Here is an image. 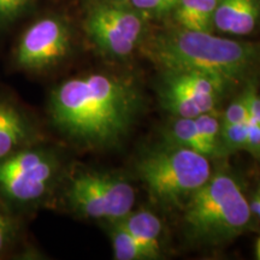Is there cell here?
<instances>
[{"label":"cell","instance_id":"e0dca14e","mask_svg":"<svg viewBox=\"0 0 260 260\" xmlns=\"http://www.w3.org/2000/svg\"><path fill=\"white\" fill-rule=\"evenodd\" d=\"M130 5L144 16H160L174 11L178 0H129Z\"/></svg>","mask_w":260,"mask_h":260},{"label":"cell","instance_id":"2e32d148","mask_svg":"<svg viewBox=\"0 0 260 260\" xmlns=\"http://www.w3.org/2000/svg\"><path fill=\"white\" fill-rule=\"evenodd\" d=\"M220 141L224 152L245 151L247 141V122L222 125Z\"/></svg>","mask_w":260,"mask_h":260},{"label":"cell","instance_id":"30bf717a","mask_svg":"<svg viewBox=\"0 0 260 260\" xmlns=\"http://www.w3.org/2000/svg\"><path fill=\"white\" fill-rule=\"evenodd\" d=\"M34 138V128L23 111L0 100V160L24 148Z\"/></svg>","mask_w":260,"mask_h":260},{"label":"cell","instance_id":"9a60e30c","mask_svg":"<svg viewBox=\"0 0 260 260\" xmlns=\"http://www.w3.org/2000/svg\"><path fill=\"white\" fill-rule=\"evenodd\" d=\"M194 123L206 149L207 158L217 157L222 153L223 148L220 141L222 123L219 122V119L212 112H206L195 117Z\"/></svg>","mask_w":260,"mask_h":260},{"label":"cell","instance_id":"9c48e42d","mask_svg":"<svg viewBox=\"0 0 260 260\" xmlns=\"http://www.w3.org/2000/svg\"><path fill=\"white\" fill-rule=\"evenodd\" d=\"M260 17V0H219L213 27L224 34L243 37L254 30Z\"/></svg>","mask_w":260,"mask_h":260},{"label":"cell","instance_id":"484cf974","mask_svg":"<svg viewBox=\"0 0 260 260\" xmlns=\"http://www.w3.org/2000/svg\"><path fill=\"white\" fill-rule=\"evenodd\" d=\"M256 191H258V193L260 194V184L258 186V188H256Z\"/></svg>","mask_w":260,"mask_h":260},{"label":"cell","instance_id":"7c38bea8","mask_svg":"<svg viewBox=\"0 0 260 260\" xmlns=\"http://www.w3.org/2000/svg\"><path fill=\"white\" fill-rule=\"evenodd\" d=\"M219 0H178L175 19L188 30L212 32L213 16Z\"/></svg>","mask_w":260,"mask_h":260},{"label":"cell","instance_id":"ba28073f","mask_svg":"<svg viewBox=\"0 0 260 260\" xmlns=\"http://www.w3.org/2000/svg\"><path fill=\"white\" fill-rule=\"evenodd\" d=\"M70 32L64 22L54 17L41 18L31 24L16 50V63L23 69L44 70L67 56Z\"/></svg>","mask_w":260,"mask_h":260},{"label":"cell","instance_id":"4fadbf2b","mask_svg":"<svg viewBox=\"0 0 260 260\" xmlns=\"http://www.w3.org/2000/svg\"><path fill=\"white\" fill-rule=\"evenodd\" d=\"M111 240L113 256L117 260H151L160 255V253L142 245L116 224L111 229Z\"/></svg>","mask_w":260,"mask_h":260},{"label":"cell","instance_id":"7402d4cb","mask_svg":"<svg viewBox=\"0 0 260 260\" xmlns=\"http://www.w3.org/2000/svg\"><path fill=\"white\" fill-rule=\"evenodd\" d=\"M247 98V105H248L249 118L260 124V95L256 93L253 86H249L245 90Z\"/></svg>","mask_w":260,"mask_h":260},{"label":"cell","instance_id":"8fae6325","mask_svg":"<svg viewBox=\"0 0 260 260\" xmlns=\"http://www.w3.org/2000/svg\"><path fill=\"white\" fill-rule=\"evenodd\" d=\"M154 252L160 253L159 239L162 230L161 220L149 211H130L124 217L112 222Z\"/></svg>","mask_w":260,"mask_h":260},{"label":"cell","instance_id":"ffe728a7","mask_svg":"<svg viewBox=\"0 0 260 260\" xmlns=\"http://www.w3.org/2000/svg\"><path fill=\"white\" fill-rule=\"evenodd\" d=\"M32 0H0V21H14L31 5Z\"/></svg>","mask_w":260,"mask_h":260},{"label":"cell","instance_id":"6da1fadb","mask_svg":"<svg viewBox=\"0 0 260 260\" xmlns=\"http://www.w3.org/2000/svg\"><path fill=\"white\" fill-rule=\"evenodd\" d=\"M139 106L138 90L128 80L100 73L64 81L50 98V115L59 132L94 148L124 139Z\"/></svg>","mask_w":260,"mask_h":260},{"label":"cell","instance_id":"5bb4252c","mask_svg":"<svg viewBox=\"0 0 260 260\" xmlns=\"http://www.w3.org/2000/svg\"><path fill=\"white\" fill-rule=\"evenodd\" d=\"M167 139L169 145L189 148L206 155V149L195 126L194 118L177 117L176 121L172 122L167 130Z\"/></svg>","mask_w":260,"mask_h":260},{"label":"cell","instance_id":"44dd1931","mask_svg":"<svg viewBox=\"0 0 260 260\" xmlns=\"http://www.w3.org/2000/svg\"><path fill=\"white\" fill-rule=\"evenodd\" d=\"M245 151L260 159V124L248 118L247 121V141Z\"/></svg>","mask_w":260,"mask_h":260},{"label":"cell","instance_id":"52a82bcc","mask_svg":"<svg viewBox=\"0 0 260 260\" xmlns=\"http://www.w3.org/2000/svg\"><path fill=\"white\" fill-rule=\"evenodd\" d=\"M145 16L119 2L102 3L89 10L84 21L87 34L95 46L111 57L132 54L144 32Z\"/></svg>","mask_w":260,"mask_h":260},{"label":"cell","instance_id":"d4e9b609","mask_svg":"<svg viewBox=\"0 0 260 260\" xmlns=\"http://www.w3.org/2000/svg\"><path fill=\"white\" fill-rule=\"evenodd\" d=\"M112 2H119V3H125V2H129V0H112Z\"/></svg>","mask_w":260,"mask_h":260},{"label":"cell","instance_id":"5b68a950","mask_svg":"<svg viewBox=\"0 0 260 260\" xmlns=\"http://www.w3.org/2000/svg\"><path fill=\"white\" fill-rule=\"evenodd\" d=\"M68 201L75 212L86 218L115 222L133 211L135 191L123 178L105 172L83 171L71 180Z\"/></svg>","mask_w":260,"mask_h":260},{"label":"cell","instance_id":"cb8c5ba5","mask_svg":"<svg viewBox=\"0 0 260 260\" xmlns=\"http://www.w3.org/2000/svg\"><path fill=\"white\" fill-rule=\"evenodd\" d=\"M255 255H256V259L260 260V236L258 237V240H256V243H255Z\"/></svg>","mask_w":260,"mask_h":260},{"label":"cell","instance_id":"d6986e66","mask_svg":"<svg viewBox=\"0 0 260 260\" xmlns=\"http://www.w3.org/2000/svg\"><path fill=\"white\" fill-rule=\"evenodd\" d=\"M16 236V224L9 210L0 200V253H3L14 241Z\"/></svg>","mask_w":260,"mask_h":260},{"label":"cell","instance_id":"3957f363","mask_svg":"<svg viewBox=\"0 0 260 260\" xmlns=\"http://www.w3.org/2000/svg\"><path fill=\"white\" fill-rule=\"evenodd\" d=\"M183 220L188 235L195 241L220 243L245 233L251 224L252 212L235 178L219 172L211 175L190 195Z\"/></svg>","mask_w":260,"mask_h":260},{"label":"cell","instance_id":"7a4b0ae2","mask_svg":"<svg viewBox=\"0 0 260 260\" xmlns=\"http://www.w3.org/2000/svg\"><path fill=\"white\" fill-rule=\"evenodd\" d=\"M146 53L164 71L204 74L225 86L248 80L260 65V45L183 28L159 32Z\"/></svg>","mask_w":260,"mask_h":260},{"label":"cell","instance_id":"603a6c76","mask_svg":"<svg viewBox=\"0 0 260 260\" xmlns=\"http://www.w3.org/2000/svg\"><path fill=\"white\" fill-rule=\"evenodd\" d=\"M249 209H251L252 216H255L260 220V194L255 190V193L252 195V199L248 200Z\"/></svg>","mask_w":260,"mask_h":260},{"label":"cell","instance_id":"8992f818","mask_svg":"<svg viewBox=\"0 0 260 260\" xmlns=\"http://www.w3.org/2000/svg\"><path fill=\"white\" fill-rule=\"evenodd\" d=\"M59 161L44 149L22 148L0 160V195L15 204L40 200L56 180Z\"/></svg>","mask_w":260,"mask_h":260},{"label":"cell","instance_id":"277c9868","mask_svg":"<svg viewBox=\"0 0 260 260\" xmlns=\"http://www.w3.org/2000/svg\"><path fill=\"white\" fill-rule=\"evenodd\" d=\"M136 170L152 198L164 206L184 203L211 177L206 155L174 145L149 152Z\"/></svg>","mask_w":260,"mask_h":260},{"label":"cell","instance_id":"ac0fdd59","mask_svg":"<svg viewBox=\"0 0 260 260\" xmlns=\"http://www.w3.org/2000/svg\"><path fill=\"white\" fill-rule=\"evenodd\" d=\"M249 112L247 105L246 93H242L229 104L226 110L224 111L222 118V125L236 124V123H245L248 121Z\"/></svg>","mask_w":260,"mask_h":260}]
</instances>
